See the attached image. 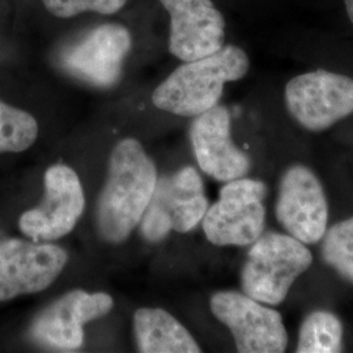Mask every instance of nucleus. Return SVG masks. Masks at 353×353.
<instances>
[{"label": "nucleus", "mask_w": 353, "mask_h": 353, "mask_svg": "<svg viewBox=\"0 0 353 353\" xmlns=\"http://www.w3.org/2000/svg\"><path fill=\"white\" fill-rule=\"evenodd\" d=\"M46 10L61 19L74 17L80 13L113 14L121 11L127 0H42Z\"/></svg>", "instance_id": "19"}, {"label": "nucleus", "mask_w": 353, "mask_h": 353, "mask_svg": "<svg viewBox=\"0 0 353 353\" xmlns=\"http://www.w3.org/2000/svg\"><path fill=\"white\" fill-rule=\"evenodd\" d=\"M343 351V323L335 314L318 310L303 319L299 332V353H338Z\"/></svg>", "instance_id": "16"}, {"label": "nucleus", "mask_w": 353, "mask_h": 353, "mask_svg": "<svg viewBox=\"0 0 353 353\" xmlns=\"http://www.w3.org/2000/svg\"><path fill=\"white\" fill-rule=\"evenodd\" d=\"M84 205V192L77 174L65 165H54L45 173L43 201L23 214L19 227L36 242L59 240L75 228Z\"/></svg>", "instance_id": "10"}, {"label": "nucleus", "mask_w": 353, "mask_h": 353, "mask_svg": "<svg viewBox=\"0 0 353 353\" xmlns=\"http://www.w3.org/2000/svg\"><path fill=\"white\" fill-rule=\"evenodd\" d=\"M170 14L169 50L182 62L196 61L225 45V19L212 0H159Z\"/></svg>", "instance_id": "13"}, {"label": "nucleus", "mask_w": 353, "mask_h": 353, "mask_svg": "<svg viewBox=\"0 0 353 353\" xmlns=\"http://www.w3.org/2000/svg\"><path fill=\"white\" fill-rule=\"evenodd\" d=\"M132 39L126 26H96L67 45L59 55L64 71L99 88H109L119 80Z\"/></svg>", "instance_id": "8"}, {"label": "nucleus", "mask_w": 353, "mask_h": 353, "mask_svg": "<svg viewBox=\"0 0 353 353\" xmlns=\"http://www.w3.org/2000/svg\"><path fill=\"white\" fill-rule=\"evenodd\" d=\"M275 214L280 225L305 245L323 239L328 223V203L325 190L305 165H293L281 176Z\"/></svg>", "instance_id": "9"}, {"label": "nucleus", "mask_w": 353, "mask_h": 353, "mask_svg": "<svg viewBox=\"0 0 353 353\" xmlns=\"http://www.w3.org/2000/svg\"><path fill=\"white\" fill-rule=\"evenodd\" d=\"M250 61L245 51L224 45L219 51L196 61L185 62L152 94L156 108L181 117H196L216 106L224 85L249 72Z\"/></svg>", "instance_id": "2"}, {"label": "nucleus", "mask_w": 353, "mask_h": 353, "mask_svg": "<svg viewBox=\"0 0 353 353\" xmlns=\"http://www.w3.org/2000/svg\"><path fill=\"white\" fill-rule=\"evenodd\" d=\"M38 135L33 115L0 101V153L28 150Z\"/></svg>", "instance_id": "17"}, {"label": "nucleus", "mask_w": 353, "mask_h": 353, "mask_svg": "<svg viewBox=\"0 0 353 353\" xmlns=\"http://www.w3.org/2000/svg\"><path fill=\"white\" fill-rule=\"evenodd\" d=\"M285 105L303 128L321 132L353 114V79L316 70L292 77L285 85Z\"/></svg>", "instance_id": "6"}, {"label": "nucleus", "mask_w": 353, "mask_h": 353, "mask_svg": "<svg viewBox=\"0 0 353 353\" xmlns=\"http://www.w3.org/2000/svg\"><path fill=\"white\" fill-rule=\"evenodd\" d=\"M321 252L328 267L353 284V216L326 230Z\"/></svg>", "instance_id": "18"}, {"label": "nucleus", "mask_w": 353, "mask_h": 353, "mask_svg": "<svg viewBox=\"0 0 353 353\" xmlns=\"http://www.w3.org/2000/svg\"><path fill=\"white\" fill-rule=\"evenodd\" d=\"M67 252L50 243L0 242V303L50 287L67 263Z\"/></svg>", "instance_id": "11"}, {"label": "nucleus", "mask_w": 353, "mask_h": 353, "mask_svg": "<svg viewBox=\"0 0 353 353\" xmlns=\"http://www.w3.org/2000/svg\"><path fill=\"white\" fill-rule=\"evenodd\" d=\"M134 330L140 352H202L186 327L163 309H139L134 316Z\"/></svg>", "instance_id": "15"}, {"label": "nucleus", "mask_w": 353, "mask_h": 353, "mask_svg": "<svg viewBox=\"0 0 353 353\" xmlns=\"http://www.w3.org/2000/svg\"><path fill=\"white\" fill-rule=\"evenodd\" d=\"M262 181L239 178L225 183L220 199L203 217L207 240L216 246H248L258 240L265 224Z\"/></svg>", "instance_id": "5"}, {"label": "nucleus", "mask_w": 353, "mask_h": 353, "mask_svg": "<svg viewBox=\"0 0 353 353\" xmlns=\"http://www.w3.org/2000/svg\"><path fill=\"white\" fill-rule=\"evenodd\" d=\"M208 210V199L199 173L186 166L156 182L150 204L140 220V232L150 242L165 239L172 230L188 233Z\"/></svg>", "instance_id": "4"}, {"label": "nucleus", "mask_w": 353, "mask_h": 353, "mask_svg": "<svg viewBox=\"0 0 353 353\" xmlns=\"http://www.w3.org/2000/svg\"><path fill=\"white\" fill-rule=\"evenodd\" d=\"M343 3H344V7H345L347 16H348V19H350V21L353 26V0H343Z\"/></svg>", "instance_id": "20"}, {"label": "nucleus", "mask_w": 353, "mask_h": 353, "mask_svg": "<svg viewBox=\"0 0 353 353\" xmlns=\"http://www.w3.org/2000/svg\"><path fill=\"white\" fill-rule=\"evenodd\" d=\"M190 139L196 161L207 176L229 182L249 172L250 159L232 140L230 114L225 106L216 105L196 115L190 128Z\"/></svg>", "instance_id": "14"}, {"label": "nucleus", "mask_w": 353, "mask_h": 353, "mask_svg": "<svg viewBox=\"0 0 353 353\" xmlns=\"http://www.w3.org/2000/svg\"><path fill=\"white\" fill-rule=\"evenodd\" d=\"M312 263L313 255L301 241L268 233L255 241L248 254L241 272L242 290L259 303L280 305Z\"/></svg>", "instance_id": "3"}, {"label": "nucleus", "mask_w": 353, "mask_h": 353, "mask_svg": "<svg viewBox=\"0 0 353 353\" xmlns=\"http://www.w3.org/2000/svg\"><path fill=\"white\" fill-rule=\"evenodd\" d=\"M214 316L227 326L241 353H281L288 334L281 314L245 293L224 290L211 297Z\"/></svg>", "instance_id": "7"}, {"label": "nucleus", "mask_w": 353, "mask_h": 353, "mask_svg": "<svg viewBox=\"0 0 353 353\" xmlns=\"http://www.w3.org/2000/svg\"><path fill=\"white\" fill-rule=\"evenodd\" d=\"M112 307L113 299L108 293L72 290L34 318L30 335L41 345L59 351H74L80 348L84 341L83 326L108 314Z\"/></svg>", "instance_id": "12"}, {"label": "nucleus", "mask_w": 353, "mask_h": 353, "mask_svg": "<svg viewBox=\"0 0 353 353\" xmlns=\"http://www.w3.org/2000/svg\"><path fill=\"white\" fill-rule=\"evenodd\" d=\"M156 182V166L139 141H119L112 152L109 176L97 205V225L103 240H126L145 212Z\"/></svg>", "instance_id": "1"}]
</instances>
